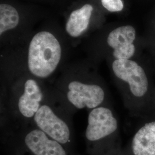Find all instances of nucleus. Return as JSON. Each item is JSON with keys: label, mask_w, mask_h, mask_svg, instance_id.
I'll return each mask as SVG.
<instances>
[{"label": "nucleus", "mask_w": 155, "mask_h": 155, "mask_svg": "<svg viewBox=\"0 0 155 155\" xmlns=\"http://www.w3.org/2000/svg\"><path fill=\"white\" fill-rule=\"evenodd\" d=\"M45 99L42 83L31 75L20 77L12 83L11 108L13 114L24 124L32 122Z\"/></svg>", "instance_id": "20e7f679"}, {"label": "nucleus", "mask_w": 155, "mask_h": 155, "mask_svg": "<svg viewBox=\"0 0 155 155\" xmlns=\"http://www.w3.org/2000/svg\"><path fill=\"white\" fill-rule=\"evenodd\" d=\"M136 31L132 26L120 27L109 34L107 43L114 59H132L136 52Z\"/></svg>", "instance_id": "423d86ee"}, {"label": "nucleus", "mask_w": 155, "mask_h": 155, "mask_svg": "<svg viewBox=\"0 0 155 155\" xmlns=\"http://www.w3.org/2000/svg\"><path fill=\"white\" fill-rule=\"evenodd\" d=\"M148 116H155V85L153 94H152V100H151L150 112H149V114H148Z\"/></svg>", "instance_id": "f8f14e48"}, {"label": "nucleus", "mask_w": 155, "mask_h": 155, "mask_svg": "<svg viewBox=\"0 0 155 155\" xmlns=\"http://www.w3.org/2000/svg\"><path fill=\"white\" fill-rule=\"evenodd\" d=\"M31 123L62 145L70 141L72 128L68 117L59 107L47 101V98Z\"/></svg>", "instance_id": "39448f33"}, {"label": "nucleus", "mask_w": 155, "mask_h": 155, "mask_svg": "<svg viewBox=\"0 0 155 155\" xmlns=\"http://www.w3.org/2000/svg\"><path fill=\"white\" fill-rule=\"evenodd\" d=\"M93 11V7L90 4H85L72 11L66 24L67 33L72 38L82 35L89 27Z\"/></svg>", "instance_id": "1a4fd4ad"}, {"label": "nucleus", "mask_w": 155, "mask_h": 155, "mask_svg": "<svg viewBox=\"0 0 155 155\" xmlns=\"http://www.w3.org/2000/svg\"><path fill=\"white\" fill-rule=\"evenodd\" d=\"M60 94L68 105L78 110H92L108 104L104 82L98 79L73 77L59 84Z\"/></svg>", "instance_id": "7ed1b4c3"}, {"label": "nucleus", "mask_w": 155, "mask_h": 155, "mask_svg": "<svg viewBox=\"0 0 155 155\" xmlns=\"http://www.w3.org/2000/svg\"><path fill=\"white\" fill-rule=\"evenodd\" d=\"M101 3L105 9L111 12L121 11L124 8L121 0H101Z\"/></svg>", "instance_id": "9b49d317"}, {"label": "nucleus", "mask_w": 155, "mask_h": 155, "mask_svg": "<svg viewBox=\"0 0 155 155\" xmlns=\"http://www.w3.org/2000/svg\"><path fill=\"white\" fill-rule=\"evenodd\" d=\"M28 127L24 141L33 155H67L62 144L53 140L33 124Z\"/></svg>", "instance_id": "0eeeda50"}, {"label": "nucleus", "mask_w": 155, "mask_h": 155, "mask_svg": "<svg viewBox=\"0 0 155 155\" xmlns=\"http://www.w3.org/2000/svg\"><path fill=\"white\" fill-rule=\"evenodd\" d=\"M62 48L59 40L50 32L36 33L31 40L27 54L29 75L39 80L50 78L59 66Z\"/></svg>", "instance_id": "f03ea898"}, {"label": "nucleus", "mask_w": 155, "mask_h": 155, "mask_svg": "<svg viewBox=\"0 0 155 155\" xmlns=\"http://www.w3.org/2000/svg\"><path fill=\"white\" fill-rule=\"evenodd\" d=\"M134 133L130 150L132 155H155V116L142 117Z\"/></svg>", "instance_id": "6e6552de"}, {"label": "nucleus", "mask_w": 155, "mask_h": 155, "mask_svg": "<svg viewBox=\"0 0 155 155\" xmlns=\"http://www.w3.org/2000/svg\"><path fill=\"white\" fill-rule=\"evenodd\" d=\"M20 21V16L15 8L7 4L0 5V35L16 28Z\"/></svg>", "instance_id": "9d476101"}, {"label": "nucleus", "mask_w": 155, "mask_h": 155, "mask_svg": "<svg viewBox=\"0 0 155 155\" xmlns=\"http://www.w3.org/2000/svg\"><path fill=\"white\" fill-rule=\"evenodd\" d=\"M111 71L124 105L132 116H148L155 82L143 67L132 59H114Z\"/></svg>", "instance_id": "f257e3e1"}]
</instances>
